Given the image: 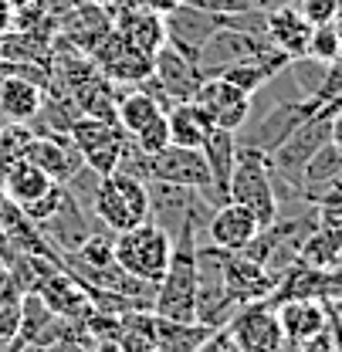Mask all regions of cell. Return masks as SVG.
Instances as JSON below:
<instances>
[{"label":"cell","instance_id":"cell-23","mask_svg":"<svg viewBox=\"0 0 342 352\" xmlns=\"http://www.w3.org/2000/svg\"><path fill=\"white\" fill-rule=\"evenodd\" d=\"M167 126H170L173 146H186V149H200L207 132L214 129V122L197 102H173L167 109Z\"/></svg>","mask_w":342,"mask_h":352},{"label":"cell","instance_id":"cell-43","mask_svg":"<svg viewBox=\"0 0 342 352\" xmlns=\"http://www.w3.org/2000/svg\"><path fill=\"white\" fill-rule=\"evenodd\" d=\"M332 146L342 153V105L332 112Z\"/></svg>","mask_w":342,"mask_h":352},{"label":"cell","instance_id":"cell-44","mask_svg":"<svg viewBox=\"0 0 342 352\" xmlns=\"http://www.w3.org/2000/svg\"><path fill=\"white\" fill-rule=\"evenodd\" d=\"M292 3H299V0H257L261 10H278V7H292Z\"/></svg>","mask_w":342,"mask_h":352},{"label":"cell","instance_id":"cell-24","mask_svg":"<svg viewBox=\"0 0 342 352\" xmlns=\"http://www.w3.org/2000/svg\"><path fill=\"white\" fill-rule=\"evenodd\" d=\"M51 329H54V311L47 308L38 292L21 295V318H17V339L28 349H44L51 346Z\"/></svg>","mask_w":342,"mask_h":352},{"label":"cell","instance_id":"cell-8","mask_svg":"<svg viewBox=\"0 0 342 352\" xmlns=\"http://www.w3.org/2000/svg\"><path fill=\"white\" fill-rule=\"evenodd\" d=\"M190 102H197L207 112V119L214 122L217 129L227 132H241V126L251 119V109H255L251 95H244L241 88H234L224 78H204Z\"/></svg>","mask_w":342,"mask_h":352},{"label":"cell","instance_id":"cell-34","mask_svg":"<svg viewBox=\"0 0 342 352\" xmlns=\"http://www.w3.org/2000/svg\"><path fill=\"white\" fill-rule=\"evenodd\" d=\"M312 98H319V102H342V54L325 65L322 85H319V91Z\"/></svg>","mask_w":342,"mask_h":352},{"label":"cell","instance_id":"cell-1","mask_svg":"<svg viewBox=\"0 0 342 352\" xmlns=\"http://www.w3.org/2000/svg\"><path fill=\"white\" fill-rule=\"evenodd\" d=\"M112 254H116V264L122 271L149 281V285H160L173 254V237L160 223L142 220V223H136V227L112 237Z\"/></svg>","mask_w":342,"mask_h":352},{"label":"cell","instance_id":"cell-3","mask_svg":"<svg viewBox=\"0 0 342 352\" xmlns=\"http://www.w3.org/2000/svg\"><path fill=\"white\" fill-rule=\"evenodd\" d=\"M339 105L342 102H329V105L319 109L312 119H305V122H301L299 129L292 132L278 149H271V153H268V170H271L275 176H281L285 183L299 186L305 163H308V160H312V156L332 139V112H336Z\"/></svg>","mask_w":342,"mask_h":352},{"label":"cell","instance_id":"cell-6","mask_svg":"<svg viewBox=\"0 0 342 352\" xmlns=\"http://www.w3.org/2000/svg\"><path fill=\"white\" fill-rule=\"evenodd\" d=\"M68 135H72V142L78 146L82 160L95 173H102V176L116 173L119 156H122V146H126V139H129L119 122L98 119V116H78L68 126Z\"/></svg>","mask_w":342,"mask_h":352},{"label":"cell","instance_id":"cell-39","mask_svg":"<svg viewBox=\"0 0 342 352\" xmlns=\"http://www.w3.org/2000/svg\"><path fill=\"white\" fill-rule=\"evenodd\" d=\"M14 31V7L7 0H0V38Z\"/></svg>","mask_w":342,"mask_h":352},{"label":"cell","instance_id":"cell-25","mask_svg":"<svg viewBox=\"0 0 342 352\" xmlns=\"http://www.w3.org/2000/svg\"><path fill=\"white\" fill-rule=\"evenodd\" d=\"M339 179H342V153L332 146V139H329V142L305 163L299 186H301V193H305V200L315 204V197L325 193L329 186H336Z\"/></svg>","mask_w":342,"mask_h":352},{"label":"cell","instance_id":"cell-33","mask_svg":"<svg viewBox=\"0 0 342 352\" xmlns=\"http://www.w3.org/2000/svg\"><path fill=\"white\" fill-rule=\"evenodd\" d=\"M61 193H65V186H61V183H51V186L44 190L41 197H34L31 204H24V207H17V204H14V207H17V210H21L24 217H28L31 223H34V227H38V223H44V220H47L51 214H54V210H58V204H61Z\"/></svg>","mask_w":342,"mask_h":352},{"label":"cell","instance_id":"cell-15","mask_svg":"<svg viewBox=\"0 0 342 352\" xmlns=\"http://www.w3.org/2000/svg\"><path fill=\"white\" fill-rule=\"evenodd\" d=\"M153 78L163 85V91L170 95L173 102H190L197 95L200 82H204L197 61L186 58L183 51H176L173 44H163L153 54Z\"/></svg>","mask_w":342,"mask_h":352},{"label":"cell","instance_id":"cell-38","mask_svg":"<svg viewBox=\"0 0 342 352\" xmlns=\"http://www.w3.org/2000/svg\"><path fill=\"white\" fill-rule=\"evenodd\" d=\"M119 3H136V7H146V10H153V14L167 17L173 7H180L183 0H119Z\"/></svg>","mask_w":342,"mask_h":352},{"label":"cell","instance_id":"cell-30","mask_svg":"<svg viewBox=\"0 0 342 352\" xmlns=\"http://www.w3.org/2000/svg\"><path fill=\"white\" fill-rule=\"evenodd\" d=\"M31 139H34V129L28 122H3L0 126V176L17 160H24V149H28Z\"/></svg>","mask_w":342,"mask_h":352},{"label":"cell","instance_id":"cell-41","mask_svg":"<svg viewBox=\"0 0 342 352\" xmlns=\"http://www.w3.org/2000/svg\"><path fill=\"white\" fill-rule=\"evenodd\" d=\"M85 349L88 352H122V346H119V339H92Z\"/></svg>","mask_w":342,"mask_h":352},{"label":"cell","instance_id":"cell-9","mask_svg":"<svg viewBox=\"0 0 342 352\" xmlns=\"http://www.w3.org/2000/svg\"><path fill=\"white\" fill-rule=\"evenodd\" d=\"M65 186V183H61ZM102 223L88 214L85 207L65 190L61 193V204H58V210L51 214V217L38 223V230H41V237L58 251V254H72V251H78L82 244L88 241V234L92 230H98Z\"/></svg>","mask_w":342,"mask_h":352},{"label":"cell","instance_id":"cell-29","mask_svg":"<svg viewBox=\"0 0 342 352\" xmlns=\"http://www.w3.org/2000/svg\"><path fill=\"white\" fill-rule=\"evenodd\" d=\"M315 220H319V230L342 248V179L315 197Z\"/></svg>","mask_w":342,"mask_h":352},{"label":"cell","instance_id":"cell-37","mask_svg":"<svg viewBox=\"0 0 342 352\" xmlns=\"http://www.w3.org/2000/svg\"><path fill=\"white\" fill-rule=\"evenodd\" d=\"M329 311H332V308H329ZM295 352H336V329H332V315H329V325H325L319 336L305 339Z\"/></svg>","mask_w":342,"mask_h":352},{"label":"cell","instance_id":"cell-21","mask_svg":"<svg viewBox=\"0 0 342 352\" xmlns=\"http://www.w3.org/2000/svg\"><path fill=\"white\" fill-rule=\"evenodd\" d=\"M193 200H197V190H186V186H173V183H156V179H149V220H153V223H160L170 237L180 230V223L190 217Z\"/></svg>","mask_w":342,"mask_h":352},{"label":"cell","instance_id":"cell-28","mask_svg":"<svg viewBox=\"0 0 342 352\" xmlns=\"http://www.w3.org/2000/svg\"><path fill=\"white\" fill-rule=\"evenodd\" d=\"M160 112H163V109H160L142 88H132L129 95H122V98L116 102V122L122 126L126 135H136L146 122H153Z\"/></svg>","mask_w":342,"mask_h":352},{"label":"cell","instance_id":"cell-18","mask_svg":"<svg viewBox=\"0 0 342 352\" xmlns=\"http://www.w3.org/2000/svg\"><path fill=\"white\" fill-rule=\"evenodd\" d=\"M61 31H65V41L72 47L92 54L112 34V14L105 7H98V3H75L68 10V17L61 21Z\"/></svg>","mask_w":342,"mask_h":352},{"label":"cell","instance_id":"cell-42","mask_svg":"<svg viewBox=\"0 0 342 352\" xmlns=\"http://www.w3.org/2000/svg\"><path fill=\"white\" fill-rule=\"evenodd\" d=\"M224 339H227V332H224V329H217L214 336H211V339H207V342H204L200 349H193V352H220V346H224Z\"/></svg>","mask_w":342,"mask_h":352},{"label":"cell","instance_id":"cell-46","mask_svg":"<svg viewBox=\"0 0 342 352\" xmlns=\"http://www.w3.org/2000/svg\"><path fill=\"white\" fill-rule=\"evenodd\" d=\"M3 200H7V197H3V183H0V204H3Z\"/></svg>","mask_w":342,"mask_h":352},{"label":"cell","instance_id":"cell-12","mask_svg":"<svg viewBox=\"0 0 342 352\" xmlns=\"http://www.w3.org/2000/svg\"><path fill=\"white\" fill-rule=\"evenodd\" d=\"M281 336H285V352H295L312 336H319L329 325V302L322 298H285L275 305Z\"/></svg>","mask_w":342,"mask_h":352},{"label":"cell","instance_id":"cell-5","mask_svg":"<svg viewBox=\"0 0 342 352\" xmlns=\"http://www.w3.org/2000/svg\"><path fill=\"white\" fill-rule=\"evenodd\" d=\"M146 173L156 183H173V186H186L197 190L211 207H217L214 200V183H211V170L200 149H186V146H167L160 153H153L146 160Z\"/></svg>","mask_w":342,"mask_h":352},{"label":"cell","instance_id":"cell-13","mask_svg":"<svg viewBox=\"0 0 342 352\" xmlns=\"http://www.w3.org/2000/svg\"><path fill=\"white\" fill-rule=\"evenodd\" d=\"M163 24H167V44H173L176 51H183L186 58L197 61V51H200V47L207 44V38L220 28V17L183 0L180 7H173L170 14L163 17Z\"/></svg>","mask_w":342,"mask_h":352},{"label":"cell","instance_id":"cell-19","mask_svg":"<svg viewBox=\"0 0 342 352\" xmlns=\"http://www.w3.org/2000/svg\"><path fill=\"white\" fill-rule=\"evenodd\" d=\"M264 38L295 61V58H305V51H308L312 24L305 21V14L295 3L278 7V10H264Z\"/></svg>","mask_w":342,"mask_h":352},{"label":"cell","instance_id":"cell-11","mask_svg":"<svg viewBox=\"0 0 342 352\" xmlns=\"http://www.w3.org/2000/svg\"><path fill=\"white\" fill-rule=\"evenodd\" d=\"M24 160H28L31 166H38V170H41L47 179H54V183H65L68 176L85 163L68 132H47V129H44V135L34 132V139H31L28 149H24Z\"/></svg>","mask_w":342,"mask_h":352},{"label":"cell","instance_id":"cell-10","mask_svg":"<svg viewBox=\"0 0 342 352\" xmlns=\"http://www.w3.org/2000/svg\"><path fill=\"white\" fill-rule=\"evenodd\" d=\"M264 44H268V38H255V34H244L234 28H217L207 38V44L197 51V68L204 78H217L224 68H231L244 58H255Z\"/></svg>","mask_w":342,"mask_h":352},{"label":"cell","instance_id":"cell-2","mask_svg":"<svg viewBox=\"0 0 342 352\" xmlns=\"http://www.w3.org/2000/svg\"><path fill=\"white\" fill-rule=\"evenodd\" d=\"M227 200L248 207L261 227H268L278 217V200H275V183L268 170V156L251 146H237V163L227 183Z\"/></svg>","mask_w":342,"mask_h":352},{"label":"cell","instance_id":"cell-4","mask_svg":"<svg viewBox=\"0 0 342 352\" xmlns=\"http://www.w3.org/2000/svg\"><path fill=\"white\" fill-rule=\"evenodd\" d=\"M329 102H319V98H285V102H275L271 109H264L261 116L255 119H248L241 129L244 135H237V146H251L257 153H271V149H278L292 132L299 129L305 119H312L319 109H325Z\"/></svg>","mask_w":342,"mask_h":352},{"label":"cell","instance_id":"cell-32","mask_svg":"<svg viewBox=\"0 0 342 352\" xmlns=\"http://www.w3.org/2000/svg\"><path fill=\"white\" fill-rule=\"evenodd\" d=\"M146 156H153V153H160V149H167L170 146V126H167V112H160L153 122H146L142 129L136 132V135H129Z\"/></svg>","mask_w":342,"mask_h":352},{"label":"cell","instance_id":"cell-45","mask_svg":"<svg viewBox=\"0 0 342 352\" xmlns=\"http://www.w3.org/2000/svg\"><path fill=\"white\" fill-rule=\"evenodd\" d=\"M85 3H98V7H112L116 0H85Z\"/></svg>","mask_w":342,"mask_h":352},{"label":"cell","instance_id":"cell-22","mask_svg":"<svg viewBox=\"0 0 342 352\" xmlns=\"http://www.w3.org/2000/svg\"><path fill=\"white\" fill-rule=\"evenodd\" d=\"M204 160H207V170H211V183H214V200L217 207L227 204V183L234 173V163H237V132L227 129H211L204 146H200Z\"/></svg>","mask_w":342,"mask_h":352},{"label":"cell","instance_id":"cell-35","mask_svg":"<svg viewBox=\"0 0 342 352\" xmlns=\"http://www.w3.org/2000/svg\"><path fill=\"white\" fill-rule=\"evenodd\" d=\"M339 3L342 0H299L295 7L305 14V21H308V24H325V21H336Z\"/></svg>","mask_w":342,"mask_h":352},{"label":"cell","instance_id":"cell-16","mask_svg":"<svg viewBox=\"0 0 342 352\" xmlns=\"http://www.w3.org/2000/svg\"><path fill=\"white\" fill-rule=\"evenodd\" d=\"M112 28L136 51H142L149 58L167 44V24H163V17L153 14V10H146V7H136V3H119V10L112 14Z\"/></svg>","mask_w":342,"mask_h":352},{"label":"cell","instance_id":"cell-20","mask_svg":"<svg viewBox=\"0 0 342 352\" xmlns=\"http://www.w3.org/2000/svg\"><path fill=\"white\" fill-rule=\"evenodd\" d=\"M44 102V88L24 75L0 72V119L3 122H31L38 119Z\"/></svg>","mask_w":342,"mask_h":352},{"label":"cell","instance_id":"cell-17","mask_svg":"<svg viewBox=\"0 0 342 352\" xmlns=\"http://www.w3.org/2000/svg\"><path fill=\"white\" fill-rule=\"evenodd\" d=\"M257 230H261L257 217L248 210V207L234 204V200L214 207V214L207 220V237H211V244L224 248V251H241Z\"/></svg>","mask_w":342,"mask_h":352},{"label":"cell","instance_id":"cell-27","mask_svg":"<svg viewBox=\"0 0 342 352\" xmlns=\"http://www.w3.org/2000/svg\"><path fill=\"white\" fill-rule=\"evenodd\" d=\"M0 183H3V197H7L10 204L24 207V204H31L34 197H41L54 179H47V176H44L38 166H31L28 160H17L7 173L0 176Z\"/></svg>","mask_w":342,"mask_h":352},{"label":"cell","instance_id":"cell-7","mask_svg":"<svg viewBox=\"0 0 342 352\" xmlns=\"http://www.w3.org/2000/svg\"><path fill=\"white\" fill-rule=\"evenodd\" d=\"M224 329L241 352H285V336H281L271 298L241 305Z\"/></svg>","mask_w":342,"mask_h":352},{"label":"cell","instance_id":"cell-40","mask_svg":"<svg viewBox=\"0 0 342 352\" xmlns=\"http://www.w3.org/2000/svg\"><path fill=\"white\" fill-rule=\"evenodd\" d=\"M34 352H88L82 342H72V339H61V342H51L44 349H34Z\"/></svg>","mask_w":342,"mask_h":352},{"label":"cell","instance_id":"cell-26","mask_svg":"<svg viewBox=\"0 0 342 352\" xmlns=\"http://www.w3.org/2000/svg\"><path fill=\"white\" fill-rule=\"evenodd\" d=\"M217 329H207L200 322H176V318H160L156 315V352H193L200 349Z\"/></svg>","mask_w":342,"mask_h":352},{"label":"cell","instance_id":"cell-14","mask_svg":"<svg viewBox=\"0 0 342 352\" xmlns=\"http://www.w3.org/2000/svg\"><path fill=\"white\" fill-rule=\"evenodd\" d=\"M224 285H227V295L241 308V305H248V302L271 298V292H275V285H278V274L268 271L264 264H255V261H248V258H241L237 251H227Z\"/></svg>","mask_w":342,"mask_h":352},{"label":"cell","instance_id":"cell-36","mask_svg":"<svg viewBox=\"0 0 342 352\" xmlns=\"http://www.w3.org/2000/svg\"><path fill=\"white\" fill-rule=\"evenodd\" d=\"M186 3H193V7H200V10H211L217 17H224V14H241V10H255L257 0H186Z\"/></svg>","mask_w":342,"mask_h":352},{"label":"cell","instance_id":"cell-31","mask_svg":"<svg viewBox=\"0 0 342 352\" xmlns=\"http://www.w3.org/2000/svg\"><path fill=\"white\" fill-rule=\"evenodd\" d=\"M339 54H342V31H339V24H336V21L312 24V38H308V51H305V58L329 65V61H336Z\"/></svg>","mask_w":342,"mask_h":352}]
</instances>
